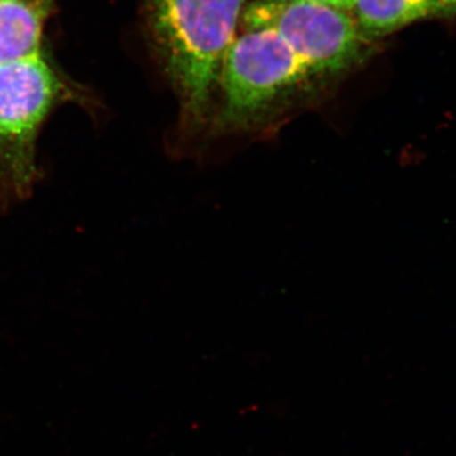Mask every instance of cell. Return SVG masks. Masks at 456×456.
Here are the masks:
<instances>
[{
    "label": "cell",
    "mask_w": 456,
    "mask_h": 456,
    "mask_svg": "<svg viewBox=\"0 0 456 456\" xmlns=\"http://www.w3.org/2000/svg\"><path fill=\"white\" fill-rule=\"evenodd\" d=\"M77 93L44 53L0 64V208L31 197L40 183L37 141L51 113Z\"/></svg>",
    "instance_id": "3"
},
{
    "label": "cell",
    "mask_w": 456,
    "mask_h": 456,
    "mask_svg": "<svg viewBox=\"0 0 456 456\" xmlns=\"http://www.w3.org/2000/svg\"><path fill=\"white\" fill-rule=\"evenodd\" d=\"M350 12L370 42L419 20L443 17L437 0H354Z\"/></svg>",
    "instance_id": "6"
},
{
    "label": "cell",
    "mask_w": 456,
    "mask_h": 456,
    "mask_svg": "<svg viewBox=\"0 0 456 456\" xmlns=\"http://www.w3.org/2000/svg\"><path fill=\"white\" fill-rule=\"evenodd\" d=\"M55 0H0V64L41 53Z\"/></svg>",
    "instance_id": "5"
},
{
    "label": "cell",
    "mask_w": 456,
    "mask_h": 456,
    "mask_svg": "<svg viewBox=\"0 0 456 456\" xmlns=\"http://www.w3.org/2000/svg\"><path fill=\"white\" fill-rule=\"evenodd\" d=\"M241 20L246 29L278 33L320 80L355 68L370 44L350 11L307 0H253Z\"/></svg>",
    "instance_id": "4"
},
{
    "label": "cell",
    "mask_w": 456,
    "mask_h": 456,
    "mask_svg": "<svg viewBox=\"0 0 456 456\" xmlns=\"http://www.w3.org/2000/svg\"><path fill=\"white\" fill-rule=\"evenodd\" d=\"M248 0H141L143 27L179 104L167 142L187 160L208 121L222 64Z\"/></svg>",
    "instance_id": "2"
},
{
    "label": "cell",
    "mask_w": 456,
    "mask_h": 456,
    "mask_svg": "<svg viewBox=\"0 0 456 456\" xmlns=\"http://www.w3.org/2000/svg\"><path fill=\"white\" fill-rule=\"evenodd\" d=\"M441 7L443 17L456 14V0H437Z\"/></svg>",
    "instance_id": "8"
},
{
    "label": "cell",
    "mask_w": 456,
    "mask_h": 456,
    "mask_svg": "<svg viewBox=\"0 0 456 456\" xmlns=\"http://www.w3.org/2000/svg\"><path fill=\"white\" fill-rule=\"evenodd\" d=\"M318 82L278 33L246 29L228 47L208 121L185 161L216 167L270 139L310 101Z\"/></svg>",
    "instance_id": "1"
},
{
    "label": "cell",
    "mask_w": 456,
    "mask_h": 456,
    "mask_svg": "<svg viewBox=\"0 0 456 456\" xmlns=\"http://www.w3.org/2000/svg\"><path fill=\"white\" fill-rule=\"evenodd\" d=\"M307 2L321 3V4L331 5V7L350 11L354 0H307Z\"/></svg>",
    "instance_id": "7"
}]
</instances>
